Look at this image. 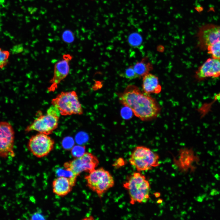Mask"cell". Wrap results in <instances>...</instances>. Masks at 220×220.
<instances>
[{
	"label": "cell",
	"mask_w": 220,
	"mask_h": 220,
	"mask_svg": "<svg viewBox=\"0 0 220 220\" xmlns=\"http://www.w3.org/2000/svg\"><path fill=\"white\" fill-rule=\"evenodd\" d=\"M72 57L69 54H64L61 60L56 63L54 66L53 75L50 81L49 91H53L58 87L60 82L68 75L70 70V62Z\"/></svg>",
	"instance_id": "11"
},
{
	"label": "cell",
	"mask_w": 220,
	"mask_h": 220,
	"mask_svg": "<svg viewBox=\"0 0 220 220\" xmlns=\"http://www.w3.org/2000/svg\"><path fill=\"white\" fill-rule=\"evenodd\" d=\"M99 163L96 156L91 153L85 152L81 156L65 162L64 167L78 176L83 172L90 173L93 171Z\"/></svg>",
	"instance_id": "8"
},
{
	"label": "cell",
	"mask_w": 220,
	"mask_h": 220,
	"mask_svg": "<svg viewBox=\"0 0 220 220\" xmlns=\"http://www.w3.org/2000/svg\"><path fill=\"white\" fill-rule=\"evenodd\" d=\"M58 177H64L71 179L76 181L77 176L75 175L71 171L65 168H59L56 171Z\"/></svg>",
	"instance_id": "17"
},
{
	"label": "cell",
	"mask_w": 220,
	"mask_h": 220,
	"mask_svg": "<svg viewBox=\"0 0 220 220\" xmlns=\"http://www.w3.org/2000/svg\"><path fill=\"white\" fill-rule=\"evenodd\" d=\"M120 103L130 109L135 116L142 121H147L156 117L160 108L156 100L134 85H128L119 95Z\"/></svg>",
	"instance_id": "1"
},
{
	"label": "cell",
	"mask_w": 220,
	"mask_h": 220,
	"mask_svg": "<svg viewBox=\"0 0 220 220\" xmlns=\"http://www.w3.org/2000/svg\"><path fill=\"white\" fill-rule=\"evenodd\" d=\"M91 0L94 1L96 0Z\"/></svg>",
	"instance_id": "25"
},
{
	"label": "cell",
	"mask_w": 220,
	"mask_h": 220,
	"mask_svg": "<svg viewBox=\"0 0 220 220\" xmlns=\"http://www.w3.org/2000/svg\"><path fill=\"white\" fill-rule=\"evenodd\" d=\"M14 139L15 132L12 125L7 122H0V157L15 156Z\"/></svg>",
	"instance_id": "10"
},
{
	"label": "cell",
	"mask_w": 220,
	"mask_h": 220,
	"mask_svg": "<svg viewBox=\"0 0 220 220\" xmlns=\"http://www.w3.org/2000/svg\"><path fill=\"white\" fill-rule=\"evenodd\" d=\"M60 114L58 110L52 105L46 114L39 116L28 126L25 131L27 133L35 131L49 135L57 128Z\"/></svg>",
	"instance_id": "7"
},
{
	"label": "cell",
	"mask_w": 220,
	"mask_h": 220,
	"mask_svg": "<svg viewBox=\"0 0 220 220\" xmlns=\"http://www.w3.org/2000/svg\"><path fill=\"white\" fill-rule=\"evenodd\" d=\"M76 181L64 177H58L52 182V188L53 193L61 197L66 196L72 190Z\"/></svg>",
	"instance_id": "13"
},
{
	"label": "cell",
	"mask_w": 220,
	"mask_h": 220,
	"mask_svg": "<svg viewBox=\"0 0 220 220\" xmlns=\"http://www.w3.org/2000/svg\"><path fill=\"white\" fill-rule=\"evenodd\" d=\"M197 37L201 50L207 51L213 58L220 59V25H203L199 28Z\"/></svg>",
	"instance_id": "2"
},
{
	"label": "cell",
	"mask_w": 220,
	"mask_h": 220,
	"mask_svg": "<svg viewBox=\"0 0 220 220\" xmlns=\"http://www.w3.org/2000/svg\"><path fill=\"white\" fill-rule=\"evenodd\" d=\"M178 158L174 159V164L181 172H187L194 169V164L197 158L190 150L182 151Z\"/></svg>",
	"instance_id": "14"
},
{
	"label": "cell",
	"mask_w": 220,
	"mask_h": 220,
	"mask_svg": "<svg viewBox=\"0 0 220 220\" xmlns=\"http://www.w3.org/2000/svg\"><path fill=\"white\" fill-rule=\"evenodd\" d=\"M54 144V140L48 135L39 133L29 139L27 147L34 156L41 158L47 156L53 149Z\"/></svg>",
	"instance_id": "9"
},
{
	"label": "cell",
	"mask_w": 220,
	"mask_h": 220,
	"mask_svg": "<svg viewBox=\"0 0 220 220\" xmlns=\"http://www.w3.org/2000/svg\"><path fill=\"white\" fill-rule=\"evenodd\" d=\"M64 39L66 40V41H68V39H69V41H71V38H72V35L69 32H66L64 33Z\"/></svg>",
	"instance_id": "24"
},
{
	"label": "cell",
	"mask_w": 220,
	"mask_h": 220,
	"mask_svg": "<svg viewBox=\"0 0 220 220\" xmlns=\"http://www.w3.org/2000/svg\"><path fill=\"white\" fill-rule=\"evenodd\" d=\"M120 76L130 80L138 78L134 69L133 65L128 67L124 72L120 75Z\"/></svg>",
	"instance_id": "18"
},
{
	"label": "cell",
	"mask_w": 220,
	"mask_h": 220,
	"mask_svg": "<svg viewBox=\"0 0 220 220\" xmlns=\"http://www.w3.org/2000/svg\"><path fill=\"white\" fill-rule=\"evenodd\" d=\"M51 104L62 116L81 115L83 113L78 95L74 90L61 92L52 100Z\"/></svg>",
	"instance_id": "4"
},
{
	"label": "cell",
	"mask_w": 220,
	"mask_h": 220,
	"mask_svg": "<svg viewBox=\"0 0 220 220\" xmlns=\"http://www.w3.org/2000/svg\"><path fill=\"white\" fill-rule=\"evenodd\" d=\"M141 37L137 34L132 35L129 40L130 44L134 46H139L141 44Z\"/></svg>",
	"instance_id": "21"
},
{
	"label": "cell",
	"mask_w": 220,
	"mask_h": 220,
	"mask_svg": "<svg viewBox=\"0 0 220 220\" xmlns=\"http://www.w3.org/2000/svg\"><path fill=\"white\" fill-rule=\"evenodd\" d=\"M31 219H44V217L40 213L34 214L31 217Z\"/></svg>",
	"instance_id": "22"
},
{
	"label": "cell",
	"mask_w": 220,
	"mask_h": 220,
	"mask_svg": "<svg viewBox=\"0 0 220 220\" xmlns=\"http://www.w3.org/2000/svg\"><path fill=\"white\" fill-rule=\"evenodd\" d=\"M115 166H123L124 164V161L123 159L120 158L118 159L114 163Z\"/></svg>",
	"instance_id": "23"
},
{
	"label": "cell",
	"mask_w": 220,
	"mask_h": 220,
	"mask_svg": "<svg viewBox=\"0 0 220 220\" xmlns=\"http://www.w3.org/2000/svg\"><path fill=\"white\" fill-rule=\"evenodd\" d=\"M142 78V87L144 93L149 95L158 94L161 92L162 87L157 76L149 73Z\"/></svg>",
	"instance_id": "15"
},
{
	"label": "cell",
	"mask_w": 220,
	"mask_h": 220,
	"mask_svg": "<svg viewBox=\"0 0 220 220\" xmlns=\"http://www.w3.org/2000/svg\"><path fill=\"white\" fill-rule=\"evenodd\" d=\"M148 60L147 57H145L133 65L134 69L138 77L140 79L149 73L153 70L152 64L148 61Z\"/></svg>",
	"instance_id": "16"
},
{
	"label": "cell",
	"mask_w": 220,
	"mask_h": 220,
	"mask_svg": "<svg viewBox=\"0 0 220 220\" xmlns=\"http://www.w3.org/2000/svg\"><path fill=\"white\" fill-rule=\"evenodd\" d=\"M159 156L149 148L136 147L130 156V164L138 171L149 170L159 166Z\"/></svg>",
	"instance_id": "5"
},
{
	"label": "cell",
	"mask_w": 220,
	"mask_h": 220,
	"mask_svg": "<svg viewBox=\"0 0 220 220\" xmlns=\"http://www.w3.org/2000/svg\"><path fill=\"white\" fill-rule=\"evenodd\" d=\"M85 179L88 187L100 198L115 183L109 172L103 168L95 169L86 176Z\"/></svg>",
	"instance_id": "6"
},
{
	"label": "cell",
	"mask_w": 220,
	"mask_h": 220,
	"mask_svg": "<svg viewBox=\"0 0 220 220\" xmlns=\"http://www.w3.org/2000/svg\"><path fill=\"white\" fill-rule=\"evenodd\" d=\"M85 146L76 145L72 148L71 154L75 158L79 157L82 156L85 152Z\"/></svg>",
	"instance_id": "19"
},
{
	"label": "cell",
	"mask_w": 220,
	"mask_h": 220,
	"mask_svg": "<svg viewBox=\"0 0 220 220\" xmlns=\"http://www.w3.org/2000/svg\"><path fill=\"white\" fill-rule=\"evenodd\" d=\"M9 56L8 51L0 48V68H3L7 64Z\"/></svg>",
	"instance_id": "20"
},
{
	"label": "cell",
	"mask_w": 220,
	"mask_h": 220,
	"mask_svg": "<svg viewBox=\"0 0 220 220\" xmlns=\"http://www.w3.org/2000/svg\"><path fill=\"white\" fill-rule=\"evenodd\" d=\"M123 186L126 189L132 204L135 203H146L150 198V185L145 176L139 172L130 175Z\"/></svg>",
	"instance_id": "3"
},
{
	"label": "cell",
	"mask_w": 220,
	"mask_h": 220,
	"mask_svg": "<svg viewBox=\"0 0 220 220\" xmlns=\"http://www.w3.org/2000/svg\"><path fill=\"white\" fill-rule=\"evenodd\" d=\"M220 76V59H208L196 71V79L201 81L207 78L218 77Z\"/></svg>",
	"instance_id": "12"
}]
</instances>
